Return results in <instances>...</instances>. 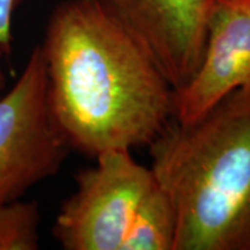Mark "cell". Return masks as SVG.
Listing matches in <instances>:
<instances>
[{
  "label": "cell",
  "mask_w": 250,
  "mask_h": 250,
  "mask_svg": "<svg viewBox=\"0 0 250 250\" xmlns=\"http://www.w3.org/2000/svg\"><path fill=\"white\" fill-rule=\"evenodd\" d=\"M39 46L47 104L70 149L95 159L149 146L174 120V88L98 0L62 1Z\"/></svg>",
  "instance_id": "obj_1"
},
{
  "label": "cell",
  "mask_w": 250,
  "mask_h": 250,
  "mask_svg": "<svg viewBox=\"0 0 250 250\" xmlns=\"http://www.w3.org/2000/svg\"><path fill=\"white\" fill-rule=\"evenodd\" d=\"M175 211L174 250H250V88L149 146Z\"/></svg>",
  "instance_id": "obj_2"
},
{
  "label": "cell",
  "mask_w": 250,
  "mask_h": 250,
  "mask_svg": "<svg viewBox=\"0 0 250 250\" xmlns=\"http://www.w3.org/2000/svg\"><path fill=\"white\" fill-rule=\"evenodd\" d=\"M75 177V190L54 220L64 250H174L177 220L170 196L128 149H110Z\"/></svg>",
  "instance_id": "obj_3"
},
{
  "label": "cell",
  "mask_w": 250,
  "mask_h": 250,
  "mask_svg": "<svg viewBox=\"0 0 250 250\" xmlns=\"http://www.w3.org/2000/svg\"><path fill=\"white\" fill-rule=\"evenodd\" d=\"M46 86L38 45L16 83L0 96V205L56 175L70 150L50 113Z\"/></svg>",
  "instance_id": "obj_4"
},
{
  "label": "cell",
  "mask_w": 250,
  "mask_h": 250,
  "mask_svg": "<svg viewBox=\"0 0 250 250\" xmlns=\"http://www.w3.org/2000/svg\"><path fill=\"white\" fill-rule=\"evenodd\" d=\"M142 46L174 90L199 68L210 0H98Z\"/></svg>",
  "instance_id": "obj_5"
},
{
  "label": "cell",
  "mask_w": 250,
  "mask_h": 250,
  "mask_svg": "<svg viewBox=\"0 0 250 250\" xmlns=\"http://www.w3.org/2000/svg\"><path fill=\"white\" fill-rule=\"evenodd\" d=\"M250 88V0H210L202 62L175 90L174 120L189 124L231 92Z\"/></svg>",
  "instance_id": "obj_6"
},
{
  "label": "cell",
  "mask_w": 250,
  "mask_h": 250,
  "mask_svg": "<svg viewBox=\"0 0 250 250\" xmlns=\"http://www.w3.org/2000/svg\"><path fill=\"white\" fill-rule=\"evenodd\" d=\"M39 203L13 200L0 205V250L39 249Z\"/></svg>",
  "instance_id": "obj_7"
},
{
  "label": "cell",
  "mask_w": 250,
  "mask_h": 250,
  "mask_svg": "<svg viewBox=\"0 0 250 250\" xmlns=\"http://www.w3.org/2000/svg\"><path fill=\"white\" fill-rule=\"evenodd\" d=\"M16 0H0V59L9 57L13 47V13Z\"/></svg>",
  "instance_id": "obj_8"
},
{
  "label": "cell",
  "mask_w": 250,
  "mask_h": 250,
  "mask_svg": "<svg viewBox=\"0 0 250 250\" xmlns=\"http://www.w3.org/2000/svg\"><path fill=\"white\" fill-rule=\"evenodd\" d=\"M6 85H7V77H6V74L3 71V68L0 67V96L6 90Z\"/></svg>",
  "instance_id": "obj_9"
},
{
  "label": "cell",
  "mask_w": 250,
  "mask_h": 250,
  "mask_svg": "<svg viewBox=\"0 0 250 250\" xmlns=\"http://www.w3.org/2000/svg\"><path fill=\"white\" fill-rule=\"evenodd\" d=\"M17 1V6L18 4H21V3H24V1H28V0H16Z\"/></svg>",
  "instance_id": "obj_10"
}]
</instances>
